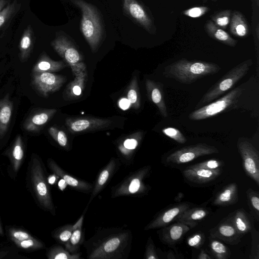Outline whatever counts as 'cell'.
<instances>
[{
  "label": "cell",
  "mask_w": 259,
  "mask_h": 259,
  "mask_svg": "<svg viewBox=\"0 0 259 259\" xmlns=\"http://www.w3.org/2000/svg\"><path fill=\"white\" fill-rule=\"evenodd\" d=\"M132 231L123 227L97 230L83 244L89 259H126L131 252Z\"/></svg>",
  "instance_id": "1"
},
{
  "label": "cell",
  "mask_w": 259,
  "mask_h": 259,
  "mask_svg": "<svg viewBox=\"0 0 259 259\" xmlns=\"http://www.w3.org/2000/svg\"><path fill=\"white\" fill-rule=\"evenodd\" d=\"M69 1L80 9V30L92 51L96 53L106 36L102 15L95 6L84 0Z\"/></svg>",
  "instance_id": "2"
},
{
  "label": "cell",
  "mask_w": 259,
  "mask_h": 259,
  "mask_svg": "<svg viewBox=\"0 0 259 259\" xmlns=\"http://www.w3.org/2000/svg\"><path fill=\"white\" fill-rule=\"evenodd\" d=\"M220 70V66L214 63L183 58L165 66L162 74L165 77L190 84L201 78L215 74Z\"/></svg>",
  "instance_id": "3"
},
{
  "label": "cell",
  "mask_w": 259,
  "mask_h": 259,
  "mask_svg": "<svg viewBox=\"0 0 259 259\" xmlns=\"http://www.w3.org/2000/svg\"><path fill=\"white\" fill-rule=\"evenodd\" d=\"M252 65V61L249 59L232 68L207 90L195 109L210 103L229 91L247 74Z\"/></svg>",
  "instance_id": "4"
},
{
  "label": "cell",
  "mask_w": 259,
  "mask_h": 259,
  "mask_svg": "<svg viewBox=\"0 0 259 259\" xmlns=\"http://www.w3.org/2000/svg\"><path fill=\"white\" fill-rule=\"evenodd\" d=\"M150 165L143 166L129 174L111 188L112 198L122 196H142L147 194L150 187L145 183L151 170Z\"/></svg>",
  "instance_id": "5"
},
{
  "label": "cell",
  "mask_w": 259,
  "mask_h": 259,
  "mask_svg": "<svg viewBox=\"0 0 259 259\" xmlns=\"http://www.w3.org/2000/svg\"><path fill=\"white\" fill-rule=\"evenodd\" d=\"M51 46L71 67L74 76L87 70L82 55L73 40L65 32L62 31L56 32V37L52 41Z\"/></svg>",
  "instance_id": "6"
},
{
  "label": "cell",
  "mask_w": 259,
  "mask_h": 259,
  "mask_svg": "<svg viewBox=\"0 0 259 259\" xmlns=\"http://www.w3.org/2000/svg\"><path fill=\"white\" fill-rule=\"evenodd\" d=\"M31 180L35 195L41 206L53 215L56 214L50 188L42 164L39 159L33 157L31 166Z\"/></svg>",
  "instance_id": "7"
},
{
  "label": "cell",
  "mask_w": 259,
  "mask_h": 259,
  "mask_svg": "<svg viewBox=\"0 0 259 259\" xmlns=\"http://www.w3.org/2000/svg\"><path fill=\"white\" fill-rule=\"evenodd\" d=\"M243 89L236 88L213 102L206 104L190 113L191 120L198 121L214 116L233 107L243 93Z\"/></svg>",
  "instance_id": "8"
},
{
  "label": "cell",
  "mask_w": 259,
  "mask_h": 259,
  "mask_svg": "<svg viewBox=\"0 0 259 259\" xmlns=\"http://www.w3.org/2000/svg\"><path fill=\"white\" fill-rule=\"evenodd\" d=\"M242 159V167L246 174L259 185V153L248 140L240 138L237 143Z\"/></svg>",
  "instance_id": "9"
},
{
  "label": "cell",
  "mask_w": 259,
  "mask_h": 259,
  "mask_svg": "<svg viewBox=\"0 0 259 259\" xmlns=\"http://www.w3.org/2000/svg\"><path fill=\"white\" fill-rule=\"evenodd\" d=\"M219 150L214 146L198 143L179 149L170 154L166 159L168 163L180 164L190 162L200 156L217 154Z\"/></svg>",
  "instance_id": "10"
},
{
  "label": "cell",
  "mask_w": 259,
  "mask_h": 259,
  "mask_svg": "<svg viewBox=\"0 0 259 259\" xmlns=\"http://www.w3.org/2000/svg\"><path fill=\"white\" fill-rule=\"evenodd\" d=\"M123 13L134 23L150 33L155 29L153 20L145 6L138 0H122Z\"/></svg>",
  "instance_id": "11"
},
{
  "label": "cell",
  "mask_w": 259,
  "mask_h": 259,
  "mask_svg": "<svg viewBox=\"0 0 259 259\" xmlns=\"http://www.w3.org/2000/svg\"><path fill=\"white\" fill-rule=\"evenodd\" d=\"M65 77L52 72L32 73L31 84L40 96L47 97L58 91L65 81Z\"/></svg>",
  "instance_id": "12"
},
{
  "label": "cell",
  "mask_w": 259,
  "mask_h": 259,
  "mask_svg": "<svg viewBox=\"0 0 259 259\" xmlns=\"http://www.w3.org/2000/svg\"><path fill=\"white\" fill-rule=\"evenodd\" d=\"M112 123L109 119L96 117L69 118L65 121V124L71 133L102 130L109 127Z\"/></svg>",
  "instance_id": "13"
},
{
  "label": "cell",
  "mask_w": 259,
  "mask_h": 259,
  "mask_svg": "<svg viewBox=\"0 0 259 259\" xmlns=\"http://www.w3.org/2000/svg\"><path fill=\"white\" fill-rule=\"evenodd\" d=\"M190 207L188 203H177L160 212L144 228L148 231L161 228L175 221L186 210Z\"/></svg>",
  "instance_id": "14"
},
{
  "label": "cell",
  "mask_w": 259,
  "mask_h": 259,
  "mask_svg": "<svg viewBox=\"0 0 259 259\" xmlns=\"http://www.w3.org/2000/svg\"><path fill=\"white\" fill-rule=\"evenodd\" d=\"M197 224L186 223L176 221L175 223L161 228L157 233L160 241L168 246L179 242L184 236Z\"/></svg>",
  "instance_id": "15"
},
{
  "label": "cell",
  "mask_w": 259,
  "mask_h": 259,
  "mask_svg": "<svg viewBox=\"0 0 259 259\" xmlns=\"http://www.w3.org/2000/svg\"><path fill=\"white\" fill-rule=\"evenodd\" d=\"M48 165L56 176L63 180L67 185L74 190L85 194L91 193L94 187L93 184L76 178L68 174L51 158L48 159Z\"/></svg>",
  "instance_id": "16"
},
{
  "label": "cell",
  "mask_w": 259,
  "mask_h": 259,
  "mask_svg": "<svg viewBox=\"0 0 259 259\" xmlns=\"http://www.w3.org/2000/svg\"><path fill=\"white\" fill-rule=\"evenodd\" d=\"M209 236L232 245L238 244L242 237L228 217L210 230Z\"/></svg>",
  "instance_id": "17"
},
{
  "label": "cell",
  "mask_w": 259,
  "mask_h": 259,
  "mask_svg": "<svg viewBox=\"0 0 259 259\" xmlns=\"http://www.w3.org/2000/svg\"><path fill=\"white\" fill-rule=\"evenodd\" d=\"M120 165L117 159L112 158L100 172L95 181L88 205L100 193L111 180Z\"/></svg>",
  "instance_id": "18"
},
{
  "label": "cell",
  "mask_w": 259,
  "mask_h": 259,
  "mask_svg": "<svg viewBox=\"0 0 259 259\" xmlns=\"http://www.w3.org/2000/svg\"><path fill=\"white\" fill-rule=\"evenodd\" d=\"M143 138L141 132L132 135L118 145L121 161L126 166L132 164L134 154Z\"/></svg>",
  "instance_id": "19"
},
{
  "label": "cell",
  "mask_w": 259,
  "mask_h": 259,
  "mask_svg": "<svg viewBox=\"0 0 259 259\" xmlns=\"http://www.w3.org/2000/svg\"><path fill=\"white\" fill-rule=\"evenodd\" d=\"M146 89L149 99L156 106L162 116H168L167 107L164 99L163 84L161 82L147 79Z\"/></svg>",
  "instance_id": "20"
},
{
  "label": "cell",
  "mask_w": 259,
  "mask_h": 259,
  "mask_svg": "<svg viewBox=\"0 0 259 259\" xmlns=\"http://www.w3.org/2000/svg\"><path fill=\"white\" fill-rule=\"evenodd\" d=\"M55 109L37 111L29 116L23 123V128L32 133L38 132L56 113Z\"/></svg>",
  "instance_id": "21"
},
{
  "label": "cell",
  "mask_w": 259,
  "mask_h": 259,
  "mask_svg": "<svg viewBox=\"0 0 259 259\" xmlns=\"http://www.w3.org/2000/svg\"><path fill=\"white\" fill-rule=\"evenodd\" d=\"M221 173V169L214 170L187 168L183 171L184 178L188 181L202 184L215 180Z\"/></svg>",
  "instance_id": "22"
},
{
  "label": "cell",
  "mask_w": 259,
  "mask_h": 259,
  "mask_svg": "<svg viewBox=\"0 0 259 259\" xmlns=\"http://www.w3.org/2000/svg\"><path fill=\"white\" fill-rule=\"evenodd\" d=\"M89 205H87L79 219L73 224L74 228L69 240L64 245L66 249L71 253H76L80 251V245L84 240V231L82 230V225L85 214Z\"/></svg>",
  "instance_id": "23"
},
{
  "label": "cell",
  "mask_w": 259,
  "mask_h": 259,
  "mask_svg": "<svg viewBox=\"0 0 259 259\" xmlns=\"http://www.w3.org/2000/svg\"><path fill=\"white\" fill-rule=\"evenodd\" d=\"M67 65L66 63L62 61L53 60L45 52H43L33 66L32 73L59 71Z\"/></svg>",
  "instance_id": "24"
},
{
  "label": "cell",
  "mask_w": 259,
  "mask_h": 259,
  "mask_svg": "<svg viewBox=\"0 0 259 259\" xmlns=\"http://www.w3.org/2000/svg\"><path fill=\"white\" fill-rule=\"evenodd\" d=\"M238 200L237 185L233 182L227 185L219 192L212 203L216 206H227L236 203Z\"/></svg>",
  "instance_id": "25"
},
{
  "label": "cell",
  "mask_w": 259,
  "mask_h": 259,
  "mask_svg": "<svg viewBox=\"0 0 259 259\" xmlns=\"http://www.w3.org/2000/svg\"><path fill=\"white\" fill-rule=\"evenodd\" d=\"M228 218L241 236L250 232L253 226L247 213L243 208L236 210Z\"/></svg>",
  "instance_id": "26"
},
{
  "label": "cell",
  "mask_w": 259,
  "mask_h": 259,
  "mask_svg": "<svg viewBox=\"0 0 259 259\" xmlns=\"http://www.w3.org/2000/svg\"><path fill=\"white\" fill-rule=\"evenodd\" d=\"M13 104L8 94L0 100V140L7 132L13 113Z\"/></svg>",
  "instance_id": "27"
},
{
  "label": "cell",
  "mask_w": 259,
  "mask_h": 259,
  "mask_svg": "<svg viewBox=\"0 0 259 259\" xmlns=\"http://www.w3.org/2000/svg\"><path fill=\"white\" fill-rule=\"evenodd\" d=\"M88 80L87 71L80 72L67 85L65 96L67 99L74 100L79 98L82 94L85 84Z\"/></svg>",
  "instance_id": "28"
},
{
  "label": "cell",
  "mask_w": 259,
  "mask_h": 259,
  "mask_svg": "<svg viewBox=\"0 0 259 259\" xmlns=\"http://www.w3.org/2000/svg\"><path fill=\"white\" fill-rule=\"evenodd\" d=\"M34 41L33 29L30 25H28L24 30L19 43V57L22 62H26L32 53Z\"/></svg>",
  "instance_id": "29"
},
{
  "label": "cell",
  "mask_w": 259,
  "mask_h": 259,
  "mask_svg": "<svg viewBox=\"0 0 259 259\" xmlns=\"http://www.w3.org/2000/svg\"><path fill=\"white\" fill-rule=\"evenodd\" d=\"M205 29L209 35L213 39L230 47H234L237 45L236 40L223 29L217 26L212 21H208L205 25Z\"/></svg>",
  "instance_id": "30"
},
{
  "label": "cell",
  "mask_w": 259,
  "mask_h": 259,
  "mask_svg": "<svg viewBox=\"0 0 259 259\" xmlns=\"http://www.w3.org/2000/svg\"><path fill=\"white\" fill-rule=\"evenodd\" d=\"M209 213V210L204 207L189 208L183 212L175 221L190 224H198Z\"/></svg>",
  "instance_id": "31"
},
{
  "label": "cell",
  "mask_w": 259,
  "mask_h": 259,
  "mask_svg": "<svg viewBox=\"0 0 259 259\" xmlns=\"http://www.w3.org/2000/svg\"><path fill=\"white\" fill-rule=\"evenodd\" d=\"M230 22V31L233 35L242 37L248 34V25L240 12L235 11L233 13Z\"/></svg>",
  "instance_id": "32"
},
{
  "label": "cell",
  "mask_w": 259,
  "mask_h": 259,
  "mask_svg": "<svg viewBox=\"0 0 259 259\" xmlns=\"http://www.w3.org/2000/svg\"><path fill=\"white\" fill-rule=\"evenodd\" d=\"M208 246L212 258L228 259L231 256V252L229 248L218 239L209 236Z\"/></svg>",
  "instance_id": "33"
},
{
  "label": "cell",
  "mask_w": 259,
  "mask_h": 259,
  "mask_svg": "<svg viewBox=\"0 0 259 259\" xmlns=\"http://www.w3.org/2000/svg\"><path fill=\"white\" fill-rule=\"evenodd\" d=\"M24 148L21 135L16 138L11 151V160L12 167L15 172H17L20 167L24 157Z\"/></svg>",
  "instance_id": "34"
},
{
  "label": "cell",
  "mask_w": 259,
  "mask_h": 259,
  "mask_svg": "<svg viewBox=\"0 0 259 259\" xmlns=\"http://www.w3.org/2000/svg\"><path fill=\"white\" fill-rule=\"evenodd\" d=\"M81 253H70L65 247L55 245L49 248L47 253L49 259H80Z\"/></svg>",
  "instance_id": "35"
},
{
  "label": "cell",
  "mask_w": 259,
  "mask_h": 259,
  "mask_svg": "<svg viewBox=\"0 0 259 259\" xmlns=\"http://www.w3.org/2000/svg\"><path fill=\"white\" fill-rule=\"evenodd\" d=\"M127 97L131 105L134 108L138 109L140 108L141 105V97L138 80L136 76L133 78L128 87Z\"/></svg>",
  "instance_id": "36"
},
{
  "label": "cell",
  "mask_w": 259,
  "mask_h": 259,
  "mask_svg": "<svg viewBox=\"0 0 259 259\" xmlns=\"http://www.w3.org/2000/svg\"><path fill=\"white\" fill-rule=\"evenodd\" d=\"M17 0L9 3L0 12V30L8 24L19 9Z\"/></svg>",
  "instance_id": "37"
},
{
  "label": "cell",
  "mask_w": 259,
  "mask_h": 259,
  "mask_svg": "<svg viewBox=\"0 0 259 259\" xmlns=\"http://www.w3.org/2000/svg\"><path fill=\"white\" fill-rule=\"evenodd\" d=\"M73 224H66L55 229L52 236L58 242L64 245L70 239L73 231Z\"/></svg>",
  "instance_id": "38"
},
{
  "label": "cell",
  "mask_w": 259,
  "mask_h": 259,
  "mask_svg": "<svg viewBox=\"0 0 259 259\" xmlns=\"http://www.w3.org/2000/svg\"><path fill=\"white\" fill-rule=\"evenodd\" d=\"M247 203L253 218L257 222L259 219V194L251 188L246 191Z\"/></svg>",
  "instance_id": "39"
},
{
  "label": "cell",
  "mask_w": 259,
  "mask_h": 259,
  "mask_svg": "<svg viewBox=\"0 0 259 259\" xmlns=\"http://www.w3.org/2000/svg\"><path fill=\"white\" fill-rule=\"evenodd\" d=\"M15 244L19 248L26 250H36L45 248L44 244L39 240L32 237L31 238L18 241Z\"/></svg>",
  "instance_id": "40"
},
{
  "label": "cell",
  "mask_w": 259,
  "mask_h": 259,
  "mask_svg": "<svg viewBox=\"0 0 259 259\" xmlns=\"http://www.w3.org/2000/svg\"><path fill=\"white\" fill-rule=\"evenodd\" d=\"M231 11L224 10L212 17V22L219 27L226 29L231 20Z\"/></svg>",
  "instance_id": "41"
},
{
  "label": "cell",
  "mask_w": 259,
  "mask_h": 259,
  "mask_svg": "<svg viewBox=\"0 0 259 259\" xmlns=\"http://www.w3.org/2000/svg\"><path fill=\"white\" fill-rule=\"evenodd\" d=\"M48 132L53 139L62 147L67 148L68 147V138L63 131L56 127L52 126L48 130Z\"/></svg>",
  "instance_id": "42"
},
{
  "label": "cell",
  "mask_w": 259,
  "mask_h": 259,
  "mask_svg": "<svg viewBox=\"0 0 259 259\" xmlns=\"http://www.w3.org/2000/svg\"><path fill=\"white\" fill-rule=\"evenodd\" d=\"M224 162L217 159H209L200 163L189 166V168H204L210 170L221 169L224 165Z\"/></svg>",
  "instance_id": "43"
},
{
  "label": "cell",
  "mask_w": 259,
  "mask_h": 259,
  "mask_svg": "<svg viewBox=\"0 0 259 259\" xmlns=\"http://www.w3.org/2000/svg\"><path fill=\"white\" fill-rule=\"evenodd\" d=\"M162 133L179 144H184L187 141V139L183 133L176 128L165 127L162 130Z\"/></svg>",
  "instance_id": "44"
},
{
  "label": "cell",
  "mask_w": 259,
  "mask_h": 259,
  "mask_svg": "<svg viewBox=\"0 0 259 259\" xmlns=\"http://www.w3.org/2000/svg\"><path fill=\"white\" fill-rule=\"evenodd\" d=\"M251 234V247L249 258H259V234L254 226L250 231Z\"/></svg>",
  "instance_id": "45"
},
{
  "label": "cell",
  "mask_w": 259,
  "mask_h": 259,
  "mask_svg": "<svg viewBox=\"0 0 259 259\" xmlns=\"http://www.w3.org/2000/svg\"><path fill=\"white\" fill-rule=\"evenodd\" d=\"M9 235L14 243L29 238L32 236L27 232L16 228H11L9 230Z\"/></svg>",
  "instance_id": "46"
},
{
  "label": "cell",
  "mask_w": 259,
  "mask_h": 259,
  "mask_svg": "<svg viewBox=\"0 0 259 259\" xmlns=\"http://www.w3.org/2000/svg\"><path fill=\"white\" fill-rule=\"evenodd\" d=\"M204 241V234L198 232L189 237L187 240V243L189 246L198 249L203 244Z\"/></svg>",
  "instance_id": "47"
},
{
  "label": "cell",
  "mask_w": 259,
  "mask_h": 259,
  "mask_svg": "<svg viewBox=\"0 0 259 259\" xmlns=\"http://www.w3.org/2000/svg\"><path fill=\"white\" fill-rule=\"evenodd\" d=\"M208 11L207 7H195L183 11V14L191 18H198L206 13Z\"/></svg>",
  "instance_id": "48"
},
{
  "label": "cell",
  "mask_w": 259,
  "mask_h": 259,
  "mask_svg": "<svg viewBox=\"0 0 259 259\" xmlns=\"http://www.w3.org/2000/svg\"><path fill=\"white\" fill-rule=\"evenodd\" d=\"M144 258L145 259H159L155 246L150 236L147 240Z\"/></svg>",
  "instance_id": "49"
},
{
  "label": "cell",
  "mask_w": 259,
  "mask_h": 259,
  "mask_svg": "<svg viewBox=\"0 0 259 259\" xmlns=\"http://www.w3.org/2000/svg\"><path fill=\"white\" fill-rule=\"evenodd\" d=\"M131 104L127 99H121L119 102V106L123 110H126L129 108Z\"/></svg>",
  "instance_id": "50"
},
{
  "label": "cell",
  "mask_w": 259,
  "mask_h": 259,
  "mask_svg": "<svg viewBox=\"0 0 259 259\" xmlns=\"http://www.w3.org/2000/svg\"><path fill=\"white\" fill-rule=\"evenodd\" d=\"M197 258L198 259H212L211 255L207 253L204 249H201L199 253Z\"/></svg>",
  "instance_id": "51"
},
{
  "label": "cell",
  "mask_w": 259,
  "mask_h": 259,
  "mask_svg": "<svg viewBox=\"0 0 259 259\" xmlns=\"http://www.w3.org/2000/svg\"><path fill=\"white\" fill-rule=\"evenodd\" d=\"M10 2V0H0V12Z\"/></svg>",
  "instance_id": "52"
},
{
  "label": "cell",
  "mask_w": 259,
  "mask_h": 259,
  "mask_svg": "<svg viewBox=\"0 0 259 259\" xmlns=\"http://www.w3.org/2000/svg\"><path fill=\"white\" fill-rule=\"evenodd\" d=\"M184 197V194L182 193H179L175 197L174 200L177 202H180Z\"/></svg>",
  "instance_id": "53"
},
{
  "label": "cell",
  "mask_w": 259,
  "mask_h": 259,
  "mask_svg": "<svg viewBox=\"0 0 259 259\" xmlns=\"http://www.w3.org/2000/svg\"><path fill=\"white\" fill-rule=\"evenodd\" d=\"M166 257H167V258H169V259H170V258L175 259V258H176V257L175 256V254L174 252L172 250H169L168 251V252L167 253Z\"/></svg>",
  "instance_id": "54"
},
{
  "label": "cell",
  "mask_w": 259,
  "mask_h": 259,
  "mask_svg": "<svg viewBox=\"0 0 259 259\" xmlns=\"http://www.w3.org/2000/svg\"><path fill=\"white\" fill-rule=\"evenodd\" d=\"M8 252L5 251H0V259L3 258L7 255Z\"/></svg>",
  "instance_id": "55"
},
{
  "label": "cell",
  "mask_w": 259,
  "mask_h": 259,
  "mask_svg": "<svg viewBox=\"0 0 259 259\" xmlns=\"http://www.w3.org/2000/svg\"><path fill=\"white\" fill-rule=\"evenodd\" d=\"M4 235V232L3 230V228L1 225V223L0 221V236H3Z\"/></svg>",
  "instance_id": "56"
},
{
  "label": "cell",
  "mask_w": 259,
  "mask_h": 259,
  "mask_svg": "<svg viewBox=\"0 0 259 259\" xmlns=\"http://www.w3.org/2000/svg\"><path fill=\"white\" fill-rule=\"evenodd\" d=\"M255 1L256 2L257 4L258 5V0H255Z\"/></svg>",
  "instance_id": "57"
}]
</instances>
